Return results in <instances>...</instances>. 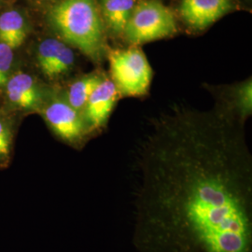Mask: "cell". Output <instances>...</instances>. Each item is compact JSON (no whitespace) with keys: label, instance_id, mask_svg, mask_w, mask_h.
I'll use <instances>...</instances> for the list:
<instances>
[{"label":"cell","instance_id":"obj_4","mask_svg":"<svg viewBox=\"0 0 252 252\" xmlns=\"http://www.w3.org/2000/svg\"><path fill=\"white\" fill-rule=\"evenodd\" d=\"M178 25L174 12L159 0H140L135 5L123 36L130 46H140L174 36Z\"/></svg>","mask_w":252,"mask_h":252},{"label":"cell","instance_id":"obj_15","mask_svg":"<svg viewBox=\"0 0 252 252\" xmlns=\"http://www.w3.org/2000/svg\"><path fill=\"white\" fill-rule=\"evenodd\" d=\"M15 49L0 42V89L3 88L9 76L13 73Z\"/></svg>","mask_w":252,"mask_h":252},{"label":"cell","instance_id":"obj_8","mask_svg":"<svg viewBox=\"0 0 252 252\" xmlns=\"http://www.w3.org/2000/svg\"><path fill=\"white\" fill-rule=\"evenodd\" d=\"M209 92L220 108L230 117L245 124L252 114V80L248 78L228 85H209Z\"/></svg>","mask_w":252,"mask_h":252},{"label":"cell","instance_id":"obj_14","mask_svg":"<svg viewBox=\"0 0 252 252\" xmlns=\"http://www.w3.org/2000/svg\"><path fill=\"white\" fill-rule=\"evenodd\" d=\"M15 137V121L8 112L0 110V168L9 165Z\"/></svg>","mask_w":252,"mask_h":252},{"label":"cell","instance_id":"obj_13","mask_svg":"<svg viewBox=\"0 0 252 252\" xmlns=\"http://www.w3.org/2000/svg\"><path fill=\"white\" fill-rule=\"evenodd\" d=\"M103 78L104 76L100 73L83 75L70 83L67 90L63 94L65 99L72 108L82 114L83 108L87 103V100L90 97L91 94L99 84Z\"/></svg>","mask_w":252,"mask_h":252},{"label":"cell","instance_id":"obj_9","mask_svg":"<svg viewBox=\"0 0 252 252\" xmlns=\"http://www.w3.org/2000/svg\"><path fill=\"white\" fill-rule=\"evenodd\" d=\"M120 94L110 78L104 76L91 94L82 111V117L91 135L99 132L108 124Z\"/></svg>","mask_w":252,"mask_h":252},{"label":"cell","instance_id":"obj_11","mask_svg":"<svg viewBox=\"0 0 252 252\" xmlns=\"http://www.w3.org/2000/svg\"><path fill=\"white\" fill-rule=\"evenodd\" d=\"M30 25L26 14L17 9H9L0 14V42L17 50L29 34Z\"/></svg>","mask_w":252,"mask_h":252},{"label":"cell","instance_id":"obj_5","mask_svg":"<svg viewBox=\"0 0 252 252\" xmlns=\"http://www.w3.org/2000/svg\"><path fill=\"white\" fill-rule=\"evenodd\" d=\"M39 111L54 135L63 143L79 149L90 138L82 114L69 105L63 94L48 92Z\"/></svg>","mask_w":252,"mask_h":252},{"label":"cell","instance_id":"obj_10","mask_svg":"<svg viewBox=\"0 0 252 252\" xmlns=\"http://www.w3.org/2000/svg\"><path fill=\"white\" fill-rule=\"evenodd\" d=\"M234 9L233 0H180V17L192 31H204Z\"/></svg>","mask_w":252,"mask_h":252},{"label":"cell","instance_id":"obj_16","mask_svg":"<svg viewBox=\"0 0 252 252\" xmlns=\"http://www.w3.org/2000/svg\"><path fill=\"white\" fill-rule=\"evenodd\" d=\"M39 1H41V2H43V3H49V4H51V6H52V5H54V4L59 2V1H61V0H39Z\"/></svg>","mask_w":252,"mask_h":252},{"label":"cell","instance_id":"obj_3","mask_svg":"<svg viewBox=\"0 0 252 252\" xmlns=\"http://www.w3.org/2000/svg\"><path fill=\"white\" fill-rule=\"evenodd\" d=\"M110 80L121 96L139 97L148 94L153 68L140 46H130L108 52Z\"/></svg>","mask_w":252,"mask_h":252},{"label":"cell","instance_id":"obj_1","mask_svg":"<svg viewBox=\"0 0 252 252\" xmlns=\"http://www.w3.org/2000/svg\"><path fill=\"white\" fill-rule=\"evenodd\" d=\"M136 252H252V155L244 124L176 105L136 156Z\"/></svg>","mask_w":252,"mask_h":252},{"label":"cell","instance_id":"obj_2","mask_svg":"<svg viewBox=\"0 0 252 252\" xmlns=\"http://www.w3.org/2000/svg\"><path fill=\"white\" fill-rule=\"evenodd\" d=\"M49 25L66 44L94 62L107 54L105 28L95 0H61L48 11Z\"/></svg>","mask_w":252,"mask_h":252},{"label":"cell","instance_id":"obj_12","mask_svg":"<svg viewBox=\"0 0 252 252\" xmlns=\"http://www.w3.org/2000/svg\"><path fill=\"white\" fill-rule=\"evenodd\" d=\"M138 0H103V15L112 35L123 36Z\"/></svg>","mask_w":252,"mask_h":252},{"label":"cell","instance_id":"obj_6","mask_svg":"<svg viewBox=\"0 0 252 252\" xmlns=\"http://www.w3.org/2000/svg\"><path fill=\"white\" fill-rule=\"evenodd\" d=\"M36 64L50 81H57L71 72L76 63L72 47L59 37H46L36 49Z\"/></svg>","mask_w":252,"mask_h":252},{"label":"cell","instance_id":"obj_7","mask_svg":"<svg viewBox=\"0 0 252 252\" xmlns=\"http://www.w3.org/2000/svg\"><path fill=\"white\" fill-rule=\"evenodd\" d=\"M2 89L9 106L25 112L39 111L48 94L33 75L23 71H13Z\"/></svg>","mask_w":252,"mask_h":252}]
</instances>
